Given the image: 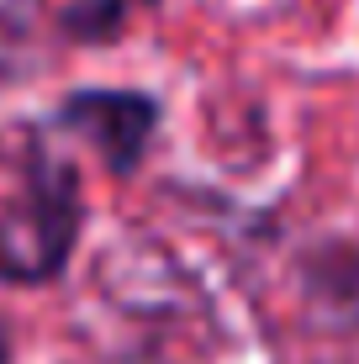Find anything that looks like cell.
Returning <instances> with one entry per match:
<instances>
[{
	"label": "cell",
	"mask_w": 359,
	"mask_h": 364,
	"mask_svg": "<svg viewBox=\"0 0 359 364\" xmlns=\"http://www.w3.org/2000/svg\"><path fill=\"white\" fill-rule=\"evenodd\" d=\"M154 0H64L58 6V32L80 48H101L132 27V16L148 11Z\"/></svg>",
	"instance_id": "obj_3"
},
{
	"label": "cell",
	"mask_w": 359,
	"mask_h": 364,
	"mask_svg": "<svg viewBox=\"0 0 359 364\" xmlns=\"http://www.w3.org/2000/svg\"><path fill=\"white\" fill-rule=\"evenodd\" d=\"M53 122L69 127L74 137H85L101 154L106 174L127 180V174H138L148 143L164 122V100L148 90H127V85H80L58 100Z\"/></svg>",
	"instance_id": "obj_2"
},
{
	"label": "cell",
	"mask_w": 359,
	"mask_h": 364,
	"mask_svg": "<svg viewBox=\"0 0 359 364\" xmlns=\"http://www.w3.org/2000/svg\"><path fill=\"white\" fill-rule=\"evenodd\" d=\"M80 174L48 148L43 132H21L16 185L0 196V280L48 285L80 243Z\"/></svg>",
	"instance_id": "obj_1"
},
{
	"label": "cell",
	"mask_w": 359,
	"mask_h": 364,
	"mask_svg": "<svg viewBox=\"0 0 359 364\" xmlns=\"http://www.w3.org/2000/svg\"><path fill=\"white\" fill-rule=\"evenodd\" d=\"M0 364H11V328L0 322Z\"/></svg>",
	"instance_id": "obj_4"
}]
</instances>
